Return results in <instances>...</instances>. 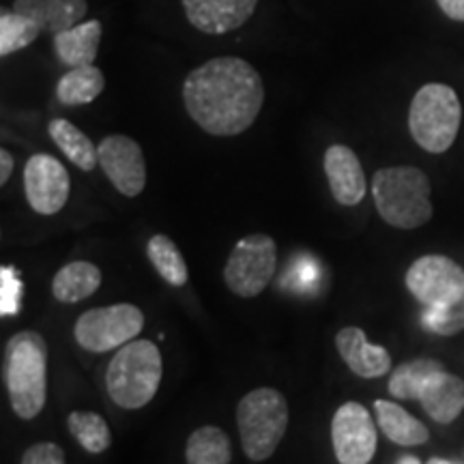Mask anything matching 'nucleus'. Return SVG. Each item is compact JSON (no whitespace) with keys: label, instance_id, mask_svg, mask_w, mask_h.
Masks as SVG:
<instances>
[{"label":"nucleus","instance_id":"b1692460","mask_svg":"<svg viewBox=\"0 0 464 464\" xmlns=\"http://www.w3.org/2000/svg\"><path fill=\"white\" fill-rule=\"evenodd\" d=\"M188 464H230L232 450L230 439L222 428L202 426L191 432L185 445Z\"/></svg>","mask_w":464,"mask_h":464},{"label":"nucleus","instance_id":"9b49d317","mask_svg":"<svg viewBox=\"0 0 464 464\" xmlns=\"http://www.w3.org/2000/svg\"><path fill=\"white\" fill-rule=\"evenodd\" d=\"M24 191L33 211L39 216H54L67 205L72 179L56 158L37 153L24 166Z\"/></svg>","mask_w":464,"mask_h":464},{"label":"nucleus","instance_id":"f704fd0d","mask_svg":"<svg viewBox=\"0 0 464 464\" xmlns=\"http://www.w3.org/2000/svg\"><path fill=\"white\" fill-rule=\"evenodd\" d=\"M426 464H451V462L443 460V458H430V460H428Z\"/></svg>","mask_w":464,"mask_h":464},{"label":"nucleus","instance_id":"a878e982","mask_svg":"<svg viewBox=\"0 0 464 464\" xmlns=\"http://www.w3.org/2000/svg\"><path fill=\"white\" fill-rule=\"evenodd\" d=\"M69 432L89 454H103L112 443L106 420L91 411H73L67 420Z\"/></svg>","mask_w":464,"mask_h":464},{"label":"nucleus","instance_id":"f03ea898","mask_svg":"<svg viewBox=\"0 0 464 464\" xmlns=\"http://www.w3.org/2000/svg\"><path fill=\"white\" fill-rule=\"evenodd\" d=\"M5 385L20 420H34L48 398V344L37 332L11 335L5 346Z\"/></svg>","mask_w":464,"mask_h":464},{"label":"nucleus","instance_id":"20e7f679","mask_svg":"<svg viewBox=\"0 0 464 464\" xmlns=\"http://www.w3.org/2000/svg\"><path fill=\"white\" fill-rule=\"evenodd\" d=\"M164 363L160 348L149 340H131L121 346L108 365L106 390L121 409L147 406L160 390Z\"/></svg>","mask_w":464,"mask_h":464},{"label":"nucleus","instance_id":"bb28decb","mask_svg":"<svg viewBox=\"0 0 464 464\" xmlns=\"http://www.w3.org/2000/svg\"><path fill=\"white\" fill-rule=\"evenodd\" d=\"M44 28L31 17L15 14L14 9L0 14V56L24 50L39 37Z\"/></svg>","mask_w":464,"mask_h":464},{"label":"nucleus","instance_id":"5701e85b","mask_svg":"<svg viewBox=\"0 0 464 464\" xmlns=\"http://www.w3.org/2000/svg\"><path fill=\"white\" fill-rule=\"evenodd\" d=\"M445 370V365L439 359L430 357H420L411 359L398 365L396 370H392L390 374V393L398 400H420L421 390L426 387V382L432 379L434 374Z\"/></svg>","mask_w":464,"mask_h":464},{"label":"nucleus","instance_id":"9d476101","mask_svg":"<svg viewBox=\"0 0 464 464\" xmlns=\"http://www.w3.org/2000/svg\"><path fill=\"white\" fill-rule=\"evenodd\" d=\"M332 443L340 464H370L376 454L374 420L359 402H344L332 420Z\"/></svg>","mask_w":464,"mask_h":464},{"label":"nucleus","instance_id":"4be33fe9","mask_svg":"<svg viewBox=\"0 0 464 464\" xmlns=\"http://www.w3.org/2000/svg\"><path fill=\"white\" fill-rule=\"evenodd\" d=\"M103 89H106V78H103L102 69L95 65L72 67L58 80L56 97L65 106H86V103L95 102Z\"/></svg>","mask_w":464,"mask_h":464},{"label":"nucleus","instance_id":"423d86ee","mask_svg":"<svg viewBox=\"0 0 464 464\" xmlns=\"http://www.w3.org/2000/svg\"><path fill=\"white\" fill-rule=\"evenodd\" d=\"M462 121V106L448 84H423L409 108V131L428 153L440 155L451 149Z\"/></svg>","mask_w":464,"mask_h":464},{"label":"nucleus","instance_id":"7c9ffc66","mask_svg":"<svg viewBox=\"0 0 464 464\" xmlns=\"http://www.w3.org/2000/svg\"><path fill=\"white\" fill-rule=\"evenodd\" d=\"M316 276H318L316 265L312 263V260H304V263L295 266V276H290L288 280L297 284V288H304L305 284H314Z\"/></svg>","mask_w":464,"mask_h":464},{"label":"nucleus","instance_id":"2f4dec72","mask_svg":"<svg viewBox=\"0 0 464 464\" xmlns=\"http://www.w3.org/2000/svg\"><path fill=\"white\" fill-rule=\"evenodd\" d=\"M440 11L454 22H464V0H437Z\"/></svg>","mask_w":464,"mask_h":464},{"label":"nucleus","instance_id":"6ab92c4d","mask_svg":"<svg viewBox=\"0 0 464 464\" xmlns=\"http://www.w3.org/2000/svg\"><path fill=\"white\" fill-rule=\"evenodd\" d=\"M374 413L381 432L392 443L402 445V448H415V445L428 443V439H430V430L417 417L404 411L400 404L392 402V400H376Z\"/></svg>","mask_w":464,"mask_h":464},{"label":"nucleus","instance_id":"6e6552de","mask_svg":"<svg viewBox=\"0 0 464 464\" xmlns=\"http://www.w3.org/2000/svg\"><path fill=\"white\" fill-rule=\"evenodd\" d=\"M277 266V246L269 235H247L230 252L224 280L237 297H258L274 280Z\"/></svg>","mask_w":464,"mask_h":464},{"label":"nucleus","instance_id":"39448f33","mask_svg":"<svg viewBox=\"0 0 464 464\" xmlns=\"http://www.w3.org/2000/svg\"><path fill=\"white\" fill-rule=\"evenodd\" d=\"M237 426L249 460H269L288 428L286 398L274 387H258L246 393L237 406Z\"/></svg>","mask_w":464,"mask_h":464},{"label":"nucleus","instance_id":"4468645a","mask_svg":"<svg viewBox=\"0 0 464 464\" xmlns=\"http://www.w3.org/2000/svg\"><path fill=\"white\" fill-rule=\"evenodd\" d=\"M324 174H327L329 188H332L334 198L344 207H355L365 198L368 183L362 161L355 150L348 149L346 144H334L324 153Z\"/></svg>","mask_w":464,"mask_h":464},{"label":"nucleus","instance_id":"f8f14e48","mask_svg":"<svg viewBox=\"0 0 464 464\" xmlns=\"http://www.w3.org/2000/svg\"><path fill=\"white\" fill-rule=\"evenodd\" d=\"M100 166L110 183L127 198H136L147 188L144 153L130 136H108L100 142Z\"/></svg>","mask_w":464,"mask_h":464},{"label":"nucleus","instance_id":"cd10ccee","mask_svg":"<svg viewBox=\"0 0 464 464\" xmlns=\"http://www.w3.org/2000/svg\"><path fill=\"white\" fill-rule=\"evenodd\" d=\"M423 327L439 335H456L464 332V293L440 307H426L421 316Z\"/></svg>","mask_w":464,"mask_h":464},{"label":"nucleus","instance_id":"aec40b11","mask_svg":"<svg viewBox=\"0 0 464 464\" xmlns=\"http://www.w3.org/2000/svg\"><path fill=\"white\" fill-rule=\"evenodd\" d=\"M102 286L100 266L86 260H75L58 269L52 282V293L61 304H78V301L89 299Z\"/></svg>","mask_w":464,"mask_h":464},{"label":"nucleus","instance_id":"412c9836","mask_svg":"<svg viewBox=\"0 0 464 464\" xmlns=\"http://www.w3.org/2000/svg\"><path fill=\"white\" fill-rule=\"evenodd\" d=\"M50 138L54 140L58 149L63 150V155L80 168V170L91 172L95 170V166L100 164V150L95 149V144L91 142V138L84 131H80L73 123H69L65 119H54L48 125Z\"/></svg>","mask_w":464,"mask_h":464},{"label":"nucleus","instance_id":"1a4fd4ad","mask_svg":"<svg viewBox=\"0 0 464 464\" xmlns=\"http://www.w3.org/2000/svg\"><path fill=\"white\" fill-rule=\"evenodd\" d=\"M404 284L420 304L440 307L464 293V269L448 256L428 254L409 266Z\"/></svg>","mask_w":464,"mask_h":464},{"label":"nucleus","instance_id":"ddd939ff","mask_svg":"<svg viewBox=\"0 0 464 464\" xmlns=\"http://www.w3.org/2000/svg\"><path fill=\"white\" fill-rule=\"evenodd\" d=\"M258 0H183L189 24L207 34H226L246 24Z\"/></svg>","mask_w":464,"mask_h":464},{"label":"nucleus","instance_id":"72a5a7b5","mask_svg":"<svg viewBox=\"0 0 464 464\" xmlns=\"http://www.w3.org/2000/svg\"><path fill=\"white\" fill-rule=\"evenodd\" d=\"M398 464H421V462L417 460L415 456H404V458H400Z\"/></svg>","mask_w":464,"mask_h":464},{"label":"nucleus","instance_id":"c85d7f7f","mask_svg":"<svg viewBox=\"0 0 464 464\" xmlns=\"http://www.w3.org/2000/svg\"><path fill=\"white\" fill-rule=\"evenodd\" d=\"M22 280L15 266H0V314L15 316L22 304Z\"/></svg>","mask_w":464,"mask_h":464},{"label":"nucleus","instance_id":"c756f323","mask_svg":"<svg viewBox=\"0 0 464 464\" xmlns=\"http://www.w3.org/2000/svg\"><path fill=\"white\" fill-rule=\"evenodd\" d=\"M20 464H65V451L56 443H34L24 451Z\"/></svg>","mask_w":464,"mask_h":464},{"label":"nucleus","instance_id":"2eb2a0df","mask_svg":"<svg viewBox=\"0 0 464 464\" xmlns=\"http://www.w3.org/2000/svg\"><path fill=\"white\" fill-rule=\"evenodd\" d=\"M340 357L353 374L362 379H379L392 370V355L385 346L370 344L365 332L359 327H344L335 335Z\"/></svg>","mask_w":464,"mask_h":464},{"label":"nucleus","instance_id":"f257e3e1","mask_svg":"<svg viewBox=\"0 0 464 464\" xmlns=\"http://www.w3.org/2000/svg\"><path fill=\"white\" fill-rule=\"evenodd\" d=\"M183 102L200 130L219 138L239 136L263 110V78L243 58H211L185 78Z\"/></svg>","mask_w":464,"mask_h":464},{"label":"nucleus","instance_id":"473e14b6","mask_svg":"<svg viewBox=\"0 0 464 464\" xmlns=\"http://www.w3.org/2000/svg\"><path fill=\"white\" fill-rule=\"evenodd\" d=\"M11 172H14V158H11L7 149H3L0 150V185L9 181Z\"/></svg>","mask_w":464,"mask_h":464},{"label":"nucleus","instance_id":"7ed1b4c3","mask_svg":"<svg viewBox=\"0 0 464 464\" xmlns=\"http://www.w3.org/2000/svg\"><path fill=\"white\" fill-rule=\"evenodd\" d=\"M430 179L415 166L382 168L372 179L376 211L393 228L413 230L430 222Z\"/></svg>","mask_w":464,"mask_h":464},{"label":"nucleus","instance_id":"dca6fc26","mask_svg":"<svg viewBox=\"0 0 464 464\" xmlns=\"http://www.w3.org/2000/svg\"><path fill=\"white\" fill-rule=\"evenodd\" d=\"M421 409L437 423L456 421L464 411V381L440 370L426 382L420 396Z\"/></svg>","mask_w":464,"mask_h":464},{"label":"nucleus","instance_id":"393cba45","mask_svg":"<svg viewBox=\"0 0 464 464\" xmlns=\"http://www.w3.org/2000/svg\"><path fill=\"white\" fill-rule=\"evenodd\" d=\"M147 254L155 271L170 284V286H185L188 284V265L177 243L166 235H153L147 243Z\"/></svg>","mask_w":464,"mask_h":464},{"label":"nucleus","instance_id":"f3484780","mask_svg":"<svg viewBox=\"0 0 464 464\" xmlns=\"http://www.w3.org/2000/svg\"><path fill=\"white\" fill-rule=\"evenodd\" d=\"M14 11L31 17L44 31L58 34L78 26L89 5L86 0H15Z\"/></svg>","mask_w":464,"mask_h":464},{"label":"nucleus","instance_id":"a211bd4d","mask_svg":"<svg viewBox=\"0 0 464 464\" xmlns=\"http://www.w3.org/2000/svg\"><path fill=\"white\" fill-rule=\"evenodd\" d=\"M100 42L102 24L97 20H86L69 31L54 34V50L63 65L86 67L95 65Z\"/></svg>","mask_w":464,"mask_h":464},{"label":"nucleus","instance_id":"0eeeda50","mask_svg":"<svg viewBox=\"0 0 464 464\" xmlns=\"http://www.w3.org/2000/svg\"><path fill=\"white\" fill-rule=\"evenodd\" d=\"M144 329L140 307L131 304H114L108 307H92L75 321V342L89 353H106L121 348L138 338Z\"/></svg>","mask_w":464,"mask_h":464}]
</instances>
